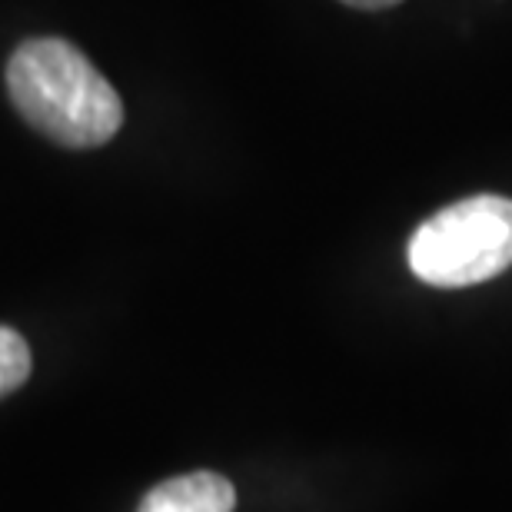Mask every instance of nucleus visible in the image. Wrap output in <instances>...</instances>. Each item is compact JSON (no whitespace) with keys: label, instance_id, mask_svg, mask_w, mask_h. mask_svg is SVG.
I'll return each instance as SVG.
<instances>
[{"label":"nucleus","instance_id":"nucleus-1","mask_svg":"<svg viewBox=\"0 0 512 512\" xmlns=\"http://www.w3.org/2000/svg\"><path fill=\"white\" fill-rule=\"evenodd\" d=\"M7 94L37 133L67 150L104 147L124 127V104L110 80L70 40H24L7 64Z\"/></svg>","mask_w":512,"mask_h":512},{"label":"nucleus","instance_id":"nucleus-2","mask_svg":"<svg viewBox=\"0 0 512 512\" xmlns=\"http://www.w3.org/2000/svg\"><path fill=\"white\" fill-rule=\"evenodd\" d=\"M512 266V200L473 197L429 217L409 240V270L429 286H473Z\"/></svg>","mask_w":512,"mask_h":512},{"label":"nucleus","instance_id":"nucleus-3","mask_svg":"<svg viewBox=\"0 0 512 512\" xmlns=\"http://www.w3.org/2000/svg\"><path fill=\"white\" fill-rule=\"evenodd\" d=\"M233 483L217 473H190L153 486L137 512H233Z\"/></svg>","mask_w":512,"mask_h":512},{"label":"nucleus","instance_id":"nucleus-4","mask_svg":"<svg viewBox=\"0 0 512 512\" xmlns=\"http://www.w3.org/2000/svg\"><path fill=\"white\" fill-rule=\"evenodd\" d=\"M30 376V346L17 330L0 326V399L20 389Z\"/></svg>","mask_w":512,"mask_h":512},{"label":"nucleus","instance_id":"nucleus-5","mask_svg":"<svg viewBox=\"0 0 512 512\" xmlns=\"http://www.w3.org/2000/svg\"><path fill=\"white\" fill-rule=\"evenodd\" d=\"M350 7H360V10H380V7H393L399 0H343Z\"/></svg>","mask_w":512,"mask_h":512}]
</instances>
